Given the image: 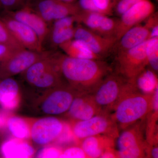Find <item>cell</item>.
Segmentation results:
<instances>
[{
  "label": "cell",
  "instance_id": "obj_1",
  "mask_svg": "<svg viewBox=\"0 0 158 158\" xmlns=\"http://www.w3.org/2000/svg\"><path fill=\"white\" fill-rule=\"evenodd\" d=\"M59 71L67 85L81 94H92L113 70L104 60L77 59L57 53Z\"/></svg>",
  "mask_w": 158,
  "mask_h": 158
},
{
  "label": "cell",
  "instance_id": "obj_2",
  "mask_svg": "<svg viewBox=\"0 0 158 158\" xmlns=\"http://www.w3.org/2000/svg\"><path fill=\"white\" fill-rule=\"evenodd\" d=\"M153 94L141 93L131 82L127 92L110 113L119 130L146 119L152 110Z\"/></svg>",
  "mask_w": 158,
  "mask_h": 158
},
{
  "label": "cell",
  "instance_id": "obj_3",
  "mask_svg": "<svg viewBox=\"0 0 158 158\" xmlns=\"http://www.w3.org/2000/svg\"><path fill=\"white\" fill-rule=\"evenodd\" d=\"M29 85L48 90L63 84L57 59V53L50 52L31 65L22 73Z\"/></svg>",
  "mask_w": 158,
  "mask_h": 158
},
{
  "label": "cell",
  "instance_id": "obj_4",
  "mask_svg": "<svg viewBox=\"0 0 158 158\" xmlns=\"http://www.w3.org/2000/svg\"><path fill=\"white\" fill-rule=\"evenodd\" d=\"M130 82L115 71L106 77L92 95L98 106L110 114L129 87Z\"/></svg>",
  "mask_w": 158,
  "mask_h": 158
},
{
  "label": "cell",
  "instance_id": "obj_5",
  "mask_svg": "<svg viewBox=\"0 0 158 158\" xmlns=\"http://www.w3.org/2000/svg\"><path fill=\"white\" fill-rule=\"evenodd\" d=\"M72 133L78 142L97 135H106L116 139L119 135L117 125L110 114L102 113L87 120L70 121Z\"/></svg>",
  "mask_w": 158,
  "mask_h": 158
},
{
  "label": "cell",
  "instance_id": "obj_6",
  "mask_svg": "<svg viewBox=\"0 0 158 158\" xmlns=\"http://www.w3.org/2000/svg\"><path fill=\"white\" fill-rule=\"evenodd\" d=\"M145 120L122 130L117 139L119 158H144L147 142L145 137Z\"/></svg>",
  "mask_w": 158,
  "mask_h": 158
},
{
  "label": "cell",
  "instance_id": "obj_7",
  "mask_svg": "<svg viewBox=\"0 0 158 158\" xmlns=\"http://www.w3.org/2000/svg\"><path fill=\"white\" fill-rule=\"evenodd\" d=\"M79 93L67 84L46 90L38 102L40 111L46 115L56 116L66 113Z\"/></svg>",
  "mask_w": 158,
  "mask_h": 158
},
{
  "label": "cell",
  "instance_id": "obj_8",
  "mask_svg": "<svg viewBox=\"0 0 158 158\" xmlns=\"http://www.w3.org/2000/svg\"><path fill=\"white\" fill-rule=\"evenodd\" d=\"M148 40L135 47L115 55V71L130 82L147 68L146 47Z\"/></svg>",
  "mask_w": 158,
  "mask_h": 158
},
{
  "label": "cell",
  "instance_id": "obj_9",
  "mask_svg": "<svg viewBox=\"0 0 158 158\" xmlns=\"http://www.w3.org/2000/svg\"><path fill=\"white\" fill-rule=\"evenodd\" d=\"M65 125V123L55 116L32 119L30 138L38 145H48L56 141L64 130Z\"/></svg>",
  "mask_w": 158,
  "mask_h": 158
},
{
  "label": "cell",
  "instance_id": "obj_10",
  "mask_svg": "<svg viewBox=\"0 0 158 158\" xmlns=\"http://www.w3.org/2000/svg\"><path fill=\"white\" fill-rule=\"evenodd\" d=\"M50 52H37L26 49L19 50L10 58L0 63V79L22 74L35 62Z\"/></svg>",
  "mask_w": 158,
  "mask_h": 158
},
{
  "label": "cell",
  "instance_id": "obj_11",
  "mask_svg": "<svg viewBox=\"0 0 158 158\" xmlns=\"http://www.w3.org/2000/svg\"><path fill=\"white\" fill-rule=\"evenodd\" d=\"M31 8L48 25L62 18L76 16L82 11L78 4L64 2L59 0H39L35 2L34 8Z\"/></svg>",
  "mask_w": 158,
  "mask_h": 158
},
{
  "label": "cell",
  "instance_id": "obj_12",
  "mask_svg": "<svg viewBox=\"0 0 158 158\" xmlns=\"http://www.w3.org/2000/svg\"><path fill=\"white\" fill-rule=\"evenodd\" d=\"M73 39L84 43L94 54L103 59L113 52L117 42L115 37H103L79 23L74 27Z\"/></svg>",
  "mask_w": 158,
  "mask_h": 158
},
{
  "label": "cell",
  "instance_id": "obj_13",
  "mask_svg": "<svg viewBox=\"0 0 158 158\" xmlns=\"http://www.w3.org/2000/svg\"><path fill=\"white\" fill-rule=\"evenodd\" d=\"M154 5L150 0H144L126 11L117 20L116 37L117 41L129 29L144 20L154 13Z\"/></svg>",
  "mask_w": 158,
  "mask_h": 158
},
{
  "label": "cell",
  "instance_id": "obj_14",
  "mask_svg": "<svg viewBox=\"0 0 158 158\" xmlns=\"http://www.w3.org/2000/svg\"><path fill=\"white\" fill-rule=\"evenodd\" d=\"M0 17L15 39L23 48L34 52L44 51L37 34L29 27L10 17L6 13Z\"/></svg>",
  "mask_w": 158,
  "mask_h": 158
},
{
  "label": "cell",
  "instance_id": "obj_15",
  "mask_svg": "<svg viewBox=\"0 0 158 158\" xmlns=\"http://www.w3.org/2000/svg\"><path fill=\"white\" fill-rule=\"evenodd\" d=\"M103 113L98 106L92 94H79L74 98L66 113L70 121H82Z\"/></svg>",
  "mask_w": 158,
  "mask_h": 158
},
{
  "label": "cell",
  "instance_id": "obj_16",
  "mask_svg": "<svg viewBox=\"0 0 158 158\" xmlns=\"http://www.w3.org/2000/svg\"><path fill=\"white\" fill-rule=\"evenodd\" d=\"M5 13L32 29L37 34L40 42L43 47L49 28L48 24L35 11L29 6H26L16 11H6Z\"/></svg>",
  "mask_w": 158,
  "mask_h": 158
},
{
  "label": "cell",
  "instance_id": "obj_17",
  "mask_svg": "<svg viewBox=\"0 0 158 158\" xmlns=\"http://www.w3.org/2000/svg\"><path fill=\"white\" fill-rule=\"evenodd\" d=\"M150 28L146 23L137 25L129 29L116 43L113 52L116 54L125 52L150 39Z\"/></svg>",
  "mask_w": 158,
  "mask_h": 158
},
{
  "label": "cell",
  "instance_id": "obj_18",
  "mask_svg": "<svg viewBox=\"0 0 158 158\" xmlns=\"http://www.w3.org/2000/svg\"><path fill=\"white\" fill-rule=\"evenodd\" d=\"M115 140L106 135H97L83 139L79 146L87 158H99L107 150L114 148Z\"/></svg>",
  "mask_w": 158,
  "mask_h": 158
},
{
  "label": "cell",
  "instance_id": "obj_19",
  "mask_svg": "<svg viewBox=\"0 0 158 158\" xmlns=\"http://www.w3.org/2000/svg\"><path fill=\"white\" fill-rule=\"evenodd\" d=\"M20 92L17 82L11 77L0 80V105L10 112L17 109L20 102Z\"/></svg>",
  "mask_w": 158,
  "mask_h": 158
},
{
  "label": "cell",
  "instance_id": "obj_20",
  "mask_svg": "<svg viewBox=\"0 0 158 158\" xmlns=\"http://www.w3.org/2000/svg\"><path fill=\"white\" fill-rule=\"evenodd\" d=\"M0 152L3 158H32L35 153L34 147L27 141L15 138L3 141Z\"/></svg>",
  "mask_w": 158,
  "mask_h": 158
},
{
  "label": "cell",
  "instance_id": "obj_21",
  "mask_svg": "<svg viewBox=\"0 0 158 158\" xmlns=\"http://www.w3.org/2000/svg\"><path fill=\"white\" fill-rule=\"evenodd\" d=\"M65 55L77 59L103 60L94 53L84 43L72 39L59 47Z\"/></svg>",
  "mask_w": 158,
  "mask_h": 158
},
{
  "label": "cell",
  "instance_id": "obj_22",
  "mask_svg": "<svg viewBox=\"0 0 158 158\" xmlns=\"http://www.w3.org/2000/svg\"><path fill=\"white\" fill-rule=\"evenodd\" d=\"M32 119L9 114L6 123V129L14 138L25 140L30 138Z\"/></svg>",
  "mask_w": 158,
  "mask_h": 158
},
{
  "label": "cell",
  "instance_id": "obj_23",
  "mask_svg": "<svg viewBox=\"0 0 158 158\" xmlns=\"http://www.w3.org/2000/svg\"><path fill=\"white\" fill-rule=\"evenodd\" d=\"M131 83L141 93L152 94L158 87L157 75L152 69L146 68Z\"/></svg>",
  "mask_w": 158,
  "mask_h": 158
},
{
  "label": "cell",
  "instance_id": "obj_24",
  "mask_svg": "<svg viewBox=\"0 0 158 158\" xmlns=\"http://www.w3.org/2000/svg\"><path fill=\"white\" fill-rule=\"evenodd\" d=\"M74 34V27L66 28L53 29L49 28L47 38H49L50 41L53 47H59L63 44L73 39Z\"/></svg>",
  "mask_w": 158,
  "mask_h": 158
},
{
  "label": "cell",
  "instance_id": "obj_25",
  "mask_svg": "<svg viewBox=\"0 0 158 158\" xmlns=\"http://www.w3.org/2000/svg\"><path fill=\"white\" fill-rule=\"evenodd\" d=\"M148 65L157 73L158 71V37L148 40L146 47Z\"/></svg>",
  "mask_w": 158,
  "mask_h": 158
},
{
  "label": "cell",
  "instance_id": "obj_26",
  "mask_svg": "<svg viewBox=\"0 0 158 158\" xmlns=\"http://www.w3.org/2000/svg\"><path fill=\"white\" fill-rule=\"evenodd\" d=\"M0 43L10 46L18 49H25L13 37L5 23L0 17Z\"/></svg>",
  "mask_w": 158,
  "mask_h": 158
},
{
  "label": "cell",
  "instance_id": "obj_27",
  "mask_svg": "<svg viewBox=\"0 0 158 158\" xmlns=\"http://www.w3.org/2000/svg\"><path fill=\"white\" fill-rule=\"evenodd\" d=\"M63 150L56 145H47L40 150L37 158H59Z\"/></svg>",
  "mask_w": 158,
  "mask_h": 158
},
{
  "label": "cell",
  "instance_id": "obj_28",
  "mask_svg": "<svg viewBox=\"0 0 158 158\" xmlns=\"http://www.w3.org/2000/svg\"><path fill=\"white\" fill-rule=\"evenodd\" d=\"M98 13L105 15L110 14L117 0H92Z\"/></svg>",
  "mask_w": 158,
  "mask_h": 158
},
{
  "label": "cell",
  "instance_id": "obj_29",
  "mask_svg": "<svg viewBox=\"0 0 158 158\" xmlns=\"http://www.w3.org/2000/svg\"><path fill=\"white\" fill-rule=\"evenodd\" d=\"M59 158H87L79 145H73L63 150Z\"/></svg>",
  "mask_w": 158,
  "mask_h": 158
},
{
  "label": "cell",
  "instance_id": "obj_30",
  "mask_svg": "<svg viewBox=\"0 0 158 158\" xmlns=\"http://www.w3.org/2000/svg\"><path fill=\"white\" fill-rule=\"evenodd\" d=\"M0 6L6 11H14L27 6L26 0H0Z\"/></svg>",
  "mask_w": 158,
  "mask_h": 158
},
{
  "label": "cell",
  "instance_id": "obj_31",
  "mask_svg": "<svg viewBox=\"0 0 158 158\" xmlns=\"http://www.w3.org/2000/svg\"><path fill=\"white\" fill-rule=\"evenodd\" d=\"M144 0H117L115 7L116 14L121 16L137 3Z\"/></svg>",
  "mask_w": 158,
  "mask_h": 158
},
{
  "label": "cell",
  "instance_id": "obj_32",
  "mask_svg": "<svg viewBox=\"0 0 158 158\" xmlns=\"http://www.w3.org/2000/svg\"><path fill=\"white\" fill-rule=\"evenodd\" d=\"M77 22L75 16H69L62 18L55 21L52 24L51 29L66 28L73 27L74 24Z\"/></svg>",
  "mask_w": 158,
  "mask_h": 158
},
{
  "label": "cell",
  "instance_id": "obj_33",
  "mask_svg": "<svg viewBox=\"0 0 158 158\" xmlns=\"http://www.w3.org/2000/svg\"><path fill=\"white\" fill-rule=\"evenodd\" d=\"M19 50L20 49H18L10 46L0 43V63L9 59Z\"/></svg>",
  "mask_w": 158,
  "mask_h": 158
},
{
  "label": "cell",
  "instance_id": "obj_34",
  "mask_svg": "<svg viewBox=\"0 0 158 158\" xmlns=\"http://www.w3.org/2000/svg\"><path fill=\"white\" fill-rule=\"evenodd\" d=\"M158 144H149L148 143L144 158H158Z\"/></svg>",
  "mask_w": 158,
  "mask_h": 158
},
{
  "label": "cell",
  "instance_id": "obj_35",
  "mask_svg": "<svg viewBox=\"0 0 158 158\" xmlns=\"http://www.w3.org/2000/svg\"><path fill=\"white\" fill-rule=\"evenodd\" d=\"M78 5L83 11L98 12L92 0H79Z\"/></svg>",
  "mask_w": 158,
  "mask_h": 158
},
{
  "label": "cell",
  "instance_id": "obj_36",
  "mask_svg": "<svg viewBox=\"0 0 158 158\" xmlns=\"http://www.w3.org/2000/svg\"><path fill=\"white\" fill-rule=\"evenodd\" d=\"M9 115L7 111H0V133L6 129V123Z\"/></svg>",
  "mask_w": 158,
  "mask_h": 158
},
{
  "label": "cell",
  "instance_id": "obj_37",
  "mask_svg": "<svg viewBox=\"0 0 158 158\" xmlns=\"http://www.w3.org/2000/svg\"><path fill=\"white\" fill-rule=\"evenodd\" d=\"M99 158H118L117 151L114 148L107 150Z\"/></svg>",
  "mask_w": 158,
  "mask_h": 158
},
{
  "label": "cell",
  "instance_id": "obj_38",
  "mask_svg": "<svg viewBox=\"0 0 158 158\" xmlns=\"http://www.w3.org/2000/svg\"><path fill=\"white\" fill-rule=\"evenodd\" d=\"M39 1V0H26V3H27V6H28L29 5V3L31 2H33V1H34L35 2H37V1Z\"/></svg>",
  "mask_w": 158,
  "mask_h": 158
},
{
  "label": "cell",
  "instance_id": "obj_39",
  "mask_svg": "<svg viewBox=\"0 0 158 158\" xmlns=\"http://www.w3.org/2000/svg\"><path fill=\"white\" fill-rule=\"evenodd\" d=\"M59 1H61V2H64L66 3H72L74 0H59Z\"/></svg>",
  "mask_w": 158,
  "mask_h": 158
},
{
  "label": "cell",
  "instance_id": "obj_40",
  "mask_svg": "<svg viewBox=\"0 0 158 158\" xmlns=\"http://www.w3.org/2000/svg\"><path fill=\"white\" fill-rule=\"evenodd\" d=\"M1 8H2V7H1V6H0V9H1Z\"/></svg>",
  "mask_w": 158,
  "mask_h": 158
},
{
  "label": "cell",
  "instance_id": "obj_41",
  "mask_svg": "<svg viewBox=\"0 0 158 158\" xmlns=\"http://www.w3.org/2000/svg\"></svg>",
  "mask_w": 158,
  "mask_h": 158
},
{
  "label": "cell",
  "instance_id": "obj_42",
  "mask_svg": "<svg viewBox=\"0 0 158 158\" xmlns=\"http://www.w3.org/2000/svg\"><path fill=\"white\" fill-rule=\"evenodd\" d=\"M0 80H1V79H0Z\"/></svg>",
  "mask_w": 158,
  "mask_h": 158
},
{
  "label": "cell",
  "instance_id": "obj_43",
  "mask_svg": "<svg viewBox=\"0 0 158 158\" xmlns=\"http://www.w3.org/2000/svg\"><path fill=\"white\" fill-rule=\"evenodd\" d=\"M118 158H119V157H118Z\"/></svg>",
  "mask_w": 158,
  "mask_h": 158
}]
</instances>
